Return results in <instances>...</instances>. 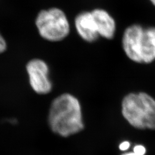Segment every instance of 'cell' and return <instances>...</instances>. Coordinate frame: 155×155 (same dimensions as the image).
Masks as SVG:
<instances>
[{
	"label": "cell",
	"mask_w": 155,
	"mask_h": 155,
	"mask_svg": "<svg viewBox=\"0 0 155 155\" xmlns=\"http://www.w3.org/2000/svg\"><path fill=\"white\" fill-rule=\"evenodd\" d=\"M48 122L54 133L64 137L81 131L84 124L79 100L68 93L54 99L49 109Z\"/></svg>",
	"instance_id": "1"
},
{
	"label": "cell",
	"mask_w": 155,
	"mask_h": 155,
	"mask_svg": "<svg viewBox=\"0 0 155 155\" xmlns=\"http://www.w3.org/2000/svg\"><path fill=\"white\" fill-rule=\"evenodd\" d=\"M122 48L130 60L136 63L149 64L155 60V28L133 25L124 32Z\"/></svg>",
	"instance_id": "2"
},
{
	"label": "cell",
	"mask_w": 155,
	"mask_h": 155,
	"mask_svg": "<svg viewBox=\"0 0 155 155\" xmlns=\"http://www.w3.org/2000/svg\"><path fill=\"white\" fill-rule=\"evenodd\" d=\"M121 107L122 115L133 127L155 130V100L149 94L130 93L123 99Z\"/></svg>",
	"instance_id": "3"
},
{
	"label": "cell",
	"mask_w": 155,
	"mask_h": 155,
	"mask_svg": "<svg viewBox=\"0 0 155 155\" xmlns=\"http://www.w3.org/2000/svg\"><path fill=\"white\" fill-rule=\"evenodd\" d=\"M35 24L40 36L49 41L63 40L70 31L66 14L57 8L41 11L36 17Z\"/></svg>",
	"instance_id": "4"
},
{
	"label": "cell",
	"mask_w": 155,
	"mask_h": 155,
	"mask_svg": "<svg viewBox=\"0 0 155 155\" xmlns=\"http://www.w3.org/2000/svg\"><path fill=\"white\" fill-rule=\"evenodd\" d=\"M29 83L32 89L39 94L49 93L52 84L48 78L49 69L48 64L40 59H33L26 65Z\"/></svg>",
	"instance_id": "5"
},
{
	"label": "cell",
	"mask_w": 155,
	"mask_h": 155,
	"mask_svg": "<svg viewBox=\"0 0 155 155\" xmlns=\"http://www.w3.org/2000/svg\"><path fill=\"white\" fill-rule=\"evenodd\" d=\"M75 25L78 33L86 41L93 42L99 37L91 12L79 14L75 18Z\"/></svg>",
	"instance_id": "6"
},
{
	"label": "cell",
	"mask_w": 155,
	"mask_h": 155,
	"mask_svg": "<svg viewBox=\"0 0 155 155\" xmlns=\"http://www.w3.org/2000/svg\"><path fill=\"white\" fill-rule=\"evenodd\" d=\"M91 12L99 36L107 39L113 38L116 30V24L113 17L103 9H94Z\"/></svg>",
	"instance_id": "7"
},
{
	"label": "cell",
	"mask_w": 155,
	"mask_h": 155,
	"mask_svg": "<svg viewBox=\"0 0 155 155\" xmlns=\"http://www.w3.org/2000/svg\"><path fill=\"white\" fill-rule=\"evenodd\" d=\"M146 152V148L142 145H137L134 148V153L137 155H144Z\"/></svg>",
	"instance_id": "8"
},
{
	"label": "cell",
	"mask_w": 155,
	"mask_h": 155,
	"mask_svg": "<svg viewBox=\"0 0 155 155\" xmlns=\"http://www.w3.org/2000/svg\"><path fill=\"white\" fill-rule=\"evenodd\" d=\"M7 48L6 42L3 36L0 34V54H2L6 51Z\"/></svg>",
	"instance_id": "9"
},
{
	"label": "cell",
	"mask_w": 155,
	"mask_h": 155,
	"mask_svg": "<svg viewBox=\"0 0 155 155\" xmlns=\"http://www.w3.org/2000/svg\"><path fill=\"white\" fill-rule=\"evenodd\" d=\"M130 143L128 142L125 141L119 145V149L121 151H125L130 148Z\"/></svg>",
	"instance_id": "10"
},
{
	"label": "cell",
	"mask_w": 155,
	"mask_h": 155,
	"mask_svg": "<svg viewBox=\"0 0 155 155\" xmlns=\"http://www.w3.org/2000/svg\"><path fill=\"white\" fill-rule=\"evenodd\" d=\"M123 155H137L135 154L134 153H127V154H124Z\"/></svg>",
	"instance_id": "11"
},
{
	"label": "cell",
	"mask_w": 155,
	"mask_h": 155,
	"mask_svg": "<svg viewBox=\"0 0 155 155\" xmlns=\"http://www.w3.org/2000/svg\"><path fill=\"white\" fill-rule=\"evenodd\" d=\"M150 1L153 3V4L155 6V0H150Z\"/></svg>",
	"instance_id": "12"
}]
</instances>
